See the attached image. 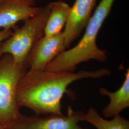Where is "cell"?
Returning a JSON list of instances; mask_svg holds the SVG:
<instances>
[{"label":"cell","instance_id":"4fadbf2b","mask_svg":"<svg viewBox=\"0 0 129 129\" xmlns=\"http://www.w3.org/2000/svg\"><path fill=\"white\" fill-rule=\"evenodd\" d=\"M0 129H6L5 127H4V126H2V125H0Z\"/></svg>","mask_w":129,"mask_h":129},{"label":"cell","instance_id":"8992f818","mask_svg":"<svg viewBox=\"0 0 129 129\" xmlns=\"http://www.w3.org/2000/svg\"><path fill=\"white\" fill-rule=\"evenodd\" d=\"M66 48L63 32L50 37L43 36L31 52L28 58L27 68L31 70H45L47 65Z\"/></svg>","mask_w":129,"mask_h":129},{"label":"cell","instance_id":"3957f363","mask_svg":"<svg viewBox=\"0 0 129 129\" xmlns=\"http://www.w3.org/2000/svg\"><path fill=\"white\" fill-rule=\"evenodd\" d=\"M50 10V4L41 11L25 21L23 26L16 29L5 41L0 44V58L4 54L12 55L17 64L27 68V62L33 48L44 36V30Z\"/></svg>","mask_w":129,"mask_h":129},{"label":"cell","instance_id":"52a82bcc","mask_svg":"<svg viewBox=\"0 0 129 129\" xmlns=\"http://www.w3.org/2000/svg\"><path fill=\"white\" fill-rule=\"evenodd\" d=\"M36 0H5L0 4V28L12 29L20 21L39 14L43 7H36Z\"/></svg>","mask_w":129,"mask_h":129},{"label":"cell","instance_id":"5b68a950","mask_svg":"<svg viewBox=\"0 0 129 129\" xmlns=\"http://www.w3.org/2000/svg\"><path fill=\"white\" fill-rule=\"evenodd\" d=\"M84 113L73 111L69 106L67 115L50 114L44 117L23 115L16 123L7 129H89L78 124L83 121Z\"/></svg>","mask_w":129,"mask_h":129},{"label":"cell","instance_id":"7c38bea8","mask_svg":"<svg viewBox=\"0 0 129 129\" xmlns=\"http://www.w3.org/2000/svg\"><path fill=\"white\" fill-rule=\"evenodd\" d=\"M13 33L12 29H3L0 30V44L10 37Z\"/></svg>","mask_w":129,"mask_h":129},{"label":"cell","instance_id":"5bb4252c","mask_svg":"<svg viewBox=\"0 0 129 129\" xmlns=\"http://www.w3.org/2000/svg\"><path fill=\"white\" fill-rule=\"evenodd\" d=\"M4 1H5V0H0V4H1L2 2H3Z\"/></svg>","mask_w":129,"mask_h":129},{"label":"cell","instance_id":"30bf717a","mask_svg":"<svg viewBox=\"0 0 129 129\" xmlns=\"http://www.w3.org/2000/svg\"><path fill=\"white\" fill-rule=\"evenodd\" d=\"M50 10L44 36L50 37L62 32L69 18L71 6L62 1L50 3Z\"/></svg>","mask_w":129,"mask_h":129},{"label":"cell","instance_id":"6da1fadb","mask_svg":"<svg viewBox=\"0 0 129 129\" xmlns=\"http://www.w3.org/2000/svg\"><path fill=\"white\" fill-rule=\"evenodd\" d=\"M108 69L81 70L77 72L58 71H27L20 80L16 90L19 108L24 107L37 115L62 113L61 101L70 84L84 78H102L110 75Z\"/></svg>","mask_w":129,"mask_h":129},{"label":"cell","instance_id":"8fae6325","mask_svg":"<svg viewBox=\"0 0 129 129\" xmlns=\"http://www.w3.org/2000/svg\"><path fill=\"white\" fill-rule=\"evenodd\" d=\"M83 121H87L97 129H129V121L118 114L113 119L106 120L99 114L97 110L91 107L84 113Z\"/></svg>","mask_w":129,"mask_h":129},{"label":"cell","instance_id":"ba28073f","mask_svg":"<svg viewBox=\"0 0 129 129\" xmlns=\"http://www.w3.org/2000/svg\"><path fill=\"white\" fill-rule=\"evenodd\" d=\"M98 0H76L69 18L63 31L66 48L79 37L92 16V12Z\"/></svg>","mask_w":129,"mask_h":129},{"label":"cell","instance_id":"9c48e42d","mask_svg":"<svg viewBox=\"0 0 129 129\" xmlns=\"http://www.w3.org/2000/svg\"><path fill=\"white\" fill-rule=\"evenodd\" d=\"M100 93L109 97V104L102 110V115L105 118H110L120 114L129 107V69H126L124 82L116 91L111 92L105 88L99 89Z\"/></svg>","mask_w":129,"mask_h":129},{"label":"cell","instance_id":"277c9868","mask_svg":"<svg viewBox=\"0 0 129 129\" xmlns=\"http://www.w3.org/2000/svg\"><path fill=\"white\" fill-rule=\"evenodd\" d=\"M27 69L15 63L13 56L4 54L0 58V125L8 129L22 118L16 101V90Z\"/></svg>","mask_w":129,"mask_h":129},{"label":"cell","instance_id":"7a4b0ae2","mask_svg":"<svg viewBox=\"0 0 129 129\" xmlns=\"http://www.w3.org/2000/svg\"><path fill=\"white\" fill-rule=\"evenodd\" d=\"M114 1L102 0L89 19L85 32L78 44L61 52L47 65L45 70L75 72L77 66L81 63L93 59L105 62L107 58V52L97 46V36Z\"/></svg>","mask_w":129,"mask_h":129}]
</instances>
